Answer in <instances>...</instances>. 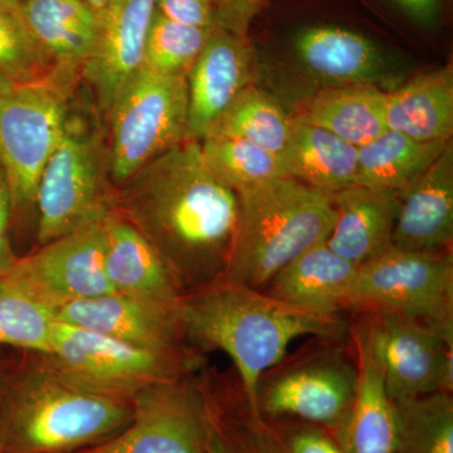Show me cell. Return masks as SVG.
<instances>
[{
	"instance_id": "7c38bea8",
	"label": "cell",
	"mask_w": 453,
	"mask_h": 453,
	"mask_svg": "<svg viewBox=\"0 0 453 453\" xmlns=\"http://www.w3.org/2000/svg\"><path fill=\"white\" fill-rule=\"evenodd\" d=\"M105 217L18 257L3 279L50 312L65 303L111 294L105 268Z\"/></svg>"
},
{
	"instance_id": "d6a6232c",
	"label": "cell",
	"mask_w": 453,
	"mask_h": 453,
	"mask_svg": "<svg viewBox=\"0 0 453 453\" xmlns=\"http://www.w3.org/2000/svg\"><path fill=\"white\" fill-rule=\"evenodd\" d=\"M53 323L49 309L0 277V345L46 354Z\"/></svg>"
},
{
	"instance_id": "44dd1931",
	"label": "cell",
	"mask_w": 453,
	"mask_h": 453,
	"mask_svg": "<svg viewBox=\"0 0 453 453\" xmlns=\"http://www.w3.org/2000/svg\"><path fill=\"white\" fill-rule=\"evenodd\" d=\"M104 226L106 275L113 292L178 303L183 288L150 241L115 207Z\"/></svg>"
},
{
	"instance_id": "5b68a950",
	"label": "cell",
	"mask_w": 453,
	"mask_h": 453,
	"mask_svg": "<svg viewBox=\"0 0 453 453\" xmlns=\"http://www.w3.org/2000/svg\"><path fill=\"white\" fill-rule=\"evenodd\" d=\"M347 338L315 336L259 378L256 414L320 426L336 434L356 398L357 366Z\"/></svg>"
},
{
	"instance_id": "8992f818",
	"label": "cell",
	"mask_w": 453,
	"mask_h": 453,
	"mask_svg": "<svg viewBox=\"0 0 453 453\" xmlns=\"http://www.w3.org/2000/svg\"><path fill=\"white\" fill-rule=\"evenodd\" d=\"M115 195L104 134L88 118L73 111L38 183V244L104 219L115 207Z\"/></svg>"
},
{
	"instance_id": "52a82bcc",
	"label": "cell",
	"mask_w": 453,
	"mask_h": 453,
	"mask_svg": "<svg viewBox=\"0 0 453 453\" xmlns=\"http://www.w3.org/2000/svg\"><path fill=\"white\" fill-rule=\"evenodd\" d=\"M345 311L392 315L453 336L452 250H388L357 268Z\"/></svg>"
},
{
	"instance_id": "ac0fdd59",
	"label": "cell",
	"mask_w": 453,
	"mask_h": 453,
	"mask_svg": "<svg viewBox=\"0 0 453 453\" xmlns=\"http://www.w3.org/2000/svg\"><path fill=\"white\" fill-rule=\"evenodd\" d=\"M396 196L393 247L413 252L452 250V140L428 169Z\"/></svg>"
},
{
	"instance_id": "f35d334b",
	"label": "cell",
	"mask_w": 453,
	"mask_h": 453,
	"mask_svg": "<svg viewBox=\"0 0 453 453\" xmlns=\"http://www.w3.org/2000/svg\"><path fill=\"white\" fill-rule=\"evenodd\" d=\"M396 8L425 28H436L441 17V0H390Z\"/></svg>"
},
{
	"instance_id": "9a60e30c",
	"label": "cell",
	"mask_w": 453,
	"mask_h": 453,
	"mask_svg": "<svg viewBox=\"0 0 453 453\" xmlns=\"http://www.w3.org/2000/svg\"><path fill=\"white\" fill-rule=\"evenodd\" d=\"M257 73L249 38L216 27L187 74L188 140L204 139L234 98L257 81Z\"/></svg>"
},
{
	"instance_id": "d590c367",
	"label": "cell",
	"mask_w": 453,
	"mask_h": 453,
	"mask_svg": "<svg viewBox=\"0 0 453 453\" xmlns=\"http://www.w3.org/2000/svg\"><path fill=\"white\" fill-rule=\"evenodd\" d=\"M155 11L173 22L196 28H216L213 0H155Z\"/></svg>"
},
{
	"instance_id": "74e56055",
	"label": "cell",
	"mask_w": 453,
	"mask_h": 453,
	"mask_svg": "<svg viewBox=\"0 0 453 453\" xmlns=\"http://www.w3.org/2000/svg\"><path fill=\"white\" fill-rule=\"evenodd\" d=\"M13 214L11 192L4 174L0 169V277L11 270L17 261L16 253L13 252L11 243V219Z\"/></svg>"
},
{
	"instance_id": "4316f807",
	"label": "cell",
	"mask_w": 453,
	"mask_h": 453,
	"mask_svg": "<svg viewBox=\"0 0 453 453\" xmlns=\"http://www.w3.org/2000/svg\"><path fill=\"white\" fill-rule=\"evenodd\" d=\"M449 142H421L387 129L357 148V184L398 195L428 169Z\"/></svg>"
},
{
	"instance_id": "484cf974",
	"label": "cell",
	"mask_w": 453,
	"mask_h": 453,
	"mask_svg": "<svg viewBox=\"0 0 453 453\" xmlns=\"http://www.w3.org/2000/svg\"><path fill=\"white\" fill-rule=\"evenodd\" d=\"M281 159L286 177L329 195L357 181V146L295 119Z\"/></svg>"
},
{
	"instance_id": "836d02e7",
	"label": "cell",
	"mask_w": 453,
	"mask_h": 453,
	"mask_svg": "<svg viewBox=\"0 0 453 453\" xmlns=\"http://www.w3.org/2000/svg\"><path fill=\"white\" fill-rule=\"evenodd\" d=\"M246 413L242 421L226 425L217 417L208 396L207 453H285L275 427L247 404Z\"/></svg>"
},
{
	"instance_id": "d4e9b609",
	"label": "cell",
	"mask_w": 453,
	"mask_h": 453,
	"mask_svg": "<svg viewBox=\"0 0 453 453\" xmlns=\"http://www.w3.org/2000/svg\"><path fill=\"white\" fill-rule=\"evenodd\" d=\"M387 92L372 85L324 88L306 98L292 118L330 131L359 148L388 129Z\"/></svg>"
},
{
	"instance_id": "ab89813d",
	"label": "cell",
	"mask_w": 453,
	"mask_h": 453,
	"mask_svg": "<svg viewBox=\"0 0 453 453\" xmlns=\"http://www.w3.org/2000/svg\"><path fill=\"white\" fill-rule=\"evenodd\" d=\"M83 2L88 3L89 7L94 9L98 16H100V14L103 13L104 9H105L112 0H83Z\"/></svg>"
},
{
	"instance_id": "2e32d148",
	"label": "cell",
	"mask_w": 453,
	"mask_h": 453,
	"mask_svg": "<svg viewBox=\"0 0 453 453\" xmlns=\"http://www.w3.org/2000/svg\"><path fill=\"white\" fill-rule=\"evenodd\" d=\"M155 0H112L100 18L94 53L82 77L106 116L119 94L142 70Z\"/></svg>"
},
{
	"instance_id": "83f0119b",
	"label": "cell",
	"mask_w": 453,
	"mask_h": 453,
	"mask_svg": "<svg viewBox=\"0 0 453 453\" xmlns=\"http://www.w3.org/2000/svg\"><path fill=\"white\" fill-rule=\"evenodd\" d=\"M292 124L294 119L281 104L253 83L234 98L207 136L244 140L281 157L290 142Z\"/></svg>"
},
{
	"instance_id": "4fadbf2b",
	"label": "cell",
	"mask_w": 453,
	"mask_h": 453,
	"mask_svg": "<svg viewBox=\"0 0 453 453\" xmlns=\"http://www.w3.org/2000/svg\"><path fill=\"white\" fill-rule=\"evenodd\" d=\"M363 315V314H362ZM395 403L453 390V336L392 315H363Z\"/></svg>"
},
{
	"instance_id": "6da1fadb",
	"label": "cell",
	"mask_w": 453,
	"mask_h": 453,
	"mask_svg": "<svg viewBox=\"0 0 453 453\" xmlns=\"http://www.w3.org/2000/svg\"><path fill=\"white\" fill-rule=\"evenodd\" d=\"M115 208L150 241L187 292L225 279L238 226V196L186 140L116 188Z\"/></svg>"
},
{
	"instance_id": "5bb4252c",
	"label": "cell",
	"mask_w": 453,
	"mask_h": 453,
	"mask_svg": "<svg viewBox=\"0 0 453 453\" xmlns=\"http://www.w3.org/2000/svg\"><path fill=\"white\" fill-rule=\"evenodd\" d=\"M52 315L61 323L105 334L136 347L204 362L203 351L184 332L178 303L111 292L65 303L53 310Z\"/></svg>"
},
{
	"instance_id": "ba28073f",
	"label": "cell",
	"mask_w": 453,
	"mask_h": 453,
	"mask_svg": "<svg viewBox=\"0 0 453 453\" xmlns=\"http://www.w3.org/2000/svg\"><path fill=\"white\" fill-rule=\"evenodd\" d=\"M105 118L107 166L116 189L188 140L187 77L160 76L142 68L113 101Z\"/></svg>"
},
{
	"instance_id": "7a4b0ae2",
	"label": "cell",
	"mask_w": 453,
	"mask_h": 453,
	"mask_svg": "<svg viewBox=\"0 0 453 453\" xmlns=\"http://www.w3.org/2000/svg\"><path fill=\"white\" fill-rule=\"evenodd\" d=\"M178 312L188 339L203 353L220 350L234 363L244 401L256 414L259 378L288 356L300 338H348L342 318L306 314L266 292L220 280L187 292Z\"/></svg>"
},
{
	"instance_id": "7bdbcfd3",
	"label": "cell",
	"mask_w": 453,
	"mask_h": 453,
	"mask_svg": "<svg viewBox=\"0 0 453 453\" xmlns=\"http://www.w3.org/2000/svg\"><path fill=\"white\" fill-rule=\"evenodd\" d=\"M0 453H2V449H0Z\"/></svg>"
},
{
	"instance_id": "ffe728a7",
	"label": "cell",
	"mask_w": 453,
	"mask_h": 453,
	"mask_svg": "<svg viewBox=\"0 0 453 453\" xmlns=\"http://www.w3.org/2000/svg\"><path fill=\"white\" fill-rule=\"evenodd\" d=\"M18 5L56 79L74 85L96 47V12L83 0H20Z\"/></svg>"
},
{
	"instance_id": "f1b7e54d",
	"label": "cell",
	"mask_w": 453,
	"mask_h": 453,
	"mask_svg": "<svg viewBox=\"0 0 453 453\" xmlns=\"http://www.w3.org/2000/svg\"><path fill=\"white\" fill-rule=\"evenodd\" d=\"M395 404V453H453L452 393H434Z\"/></svg>"
},
{
	"instance_id": "f546056e",
	"label": "cell",
	"mask_w": 453,
	"mask_h": 453,
	"mask_svg": "<svg viewBox=\"0 0 453 453\" xmlns=\"http://www.w3.org/2000/svg\"><path fill=\"white\" fill-rule=\"evenodd\" d=\"M199 144L208 168L235 193L273 179L286 177L281 157L252 142L207 136Z\"/></svg>"
},
{
	"instance_id": "e0dca14e",
	"label": "cell",
	"mask_w": 453,
	"mask_h": 453,
	"mask_svg": "<svg viewBox=\"0 0 453 453\" xmlns=\"http://www.w3.org/2000/svg\"><path fill=\"white\" fill-rule=\"evenodd\" d=\"M303 70L324 88L372 85L392 81V61L377 42L362 33L336 26L301 29L292 41Z\"/></svg>"
},
{
	"instance_id": "8d00e7d4",
	"label": "cell",
	"mask_w": 453,
	"mask_h": 453,
	"mask_svg": "<svg viewBox=\"0 0 453 453\" xmlns=\"http://www.w3.org/2000/svg\"><path fill=\"white\" fill-rule=\"evenodd\" d=\"M216 8L217 27L247 37L255 17L265 7L267 0H213Z\"/></svg>"
},
{
	"instance_id": "d6986e66",
	"label": "cell",
	"mask_w": 453,
	"mask_h": 453,
	"mask_svg": "<svg viewBox=\"0 0 453 453\" xmlns=\"http://www.w3.org/2000/svg\"><path fill=\"white\" fill-rule=\"evenodd\" d=\"M349 335L357 366V393L347 419L334 434L348 453H395V404L384 386L365 318L350 327Z\"/></svg>"
},
{
	"instance_id": "30bf717a",
	"label": "cell",
	"mask_w": 453,
	"mask_h": 453,
	"mask_svg": "<svg viewBox=\"0 0 453 453\" xmlns=\"http://www.w3.org/2000/svg\"><path fill=\"white\" fill-rule=\"evenodd\" d=\"M58 80L13 86L0 100V169L14 211L35 207L44 166L70 120L71 89Z\"/></svg>"
},
{
	"instance_id": "1f68e13d",
	"label": "cell",
	"mask_w": 453,
	"mask_h": 453,
	"mask_svg": "<svg viewBox=\"0 0 453 453\" xmlns=\"http://www.w3.org/2000/svg\"><path fill=\"white\" fill-rule=\"evenodd\" d=\"M213 29L180 25L155 11L142 68L160 76L187 77Z\"/></svg>"
},
{
	"instance_id": "9c48e42d",
	"label": "cell",
	"mask_w": 453,
	"mask_h": 453,
	"mask_svg": "<svg viewBox=\"0 0 453 453\" xmlns=\"http://www.w3.org/2000/svg\"><path fill=\"white\" fill-rule=\"evenodd\" d=\"M41 356L80 388L129 402L148 387L195 375L204 365L57 320L49 353Z\"/></svg>"
},
{
	"instance_id": "7402d4cb",
	"label": "cell",
	"mask_w": 453,
	"mask_h": 453,
	"mask_svg": "<svg viewBox=\"0 0 453 453\" xmlns=\"http://www.w3.org/2000/svg\"><path fill=\"white\" fill-rule=\"evenodd\" d=\"M357 268L321 242L286 265L262 291L306 314L338 319Z\"/></svg>"
},
{
	"instance_id": "603a6c76",
	"label": "cell",
	"mask_w": 453,
	"mask_h": 453,
	"mask_svg": "<svg viewBox=\"0 0 453 453\" xmlns=\"http://www.w3.org/2000/svg\"><path fill=\"white\" fill-rule=\"evenodd\" d=\"M333 199L335 220L325 241L333 252L359 267L392 246L395 193L356 184L335 193Z\"/></svg>"
},
{
	"instance_id": "e575fe53",
	"label": "cell",
	"mask_w": 453,
	"mask_h": 453,
	"mask_svg": "<svg viewBox=\"0 0 453 453\" xmlns=\"http://www.w3.org/2000/svg\"><path fill=\"white\" fill-rule=\"evenodd\" d=\"M275 429L285 453H348L335 434L320 426L295 421Z\"/></svg>"
},
{
	"instance_id": "4dcf8cb0",
	"label": "cell",
	"mask_w": 453,
	"mask_h": 453,
	"mask_svg": "<svg viewBox=\"0 0 453 453\" xmlns=\"http://www.w3.org/2000/svg\"><path fill=\"white\" fill-rule=\"evenodd\" d=\"M0 79L12 86L57 80L12 0H0Z\"/></svg>"
},
{
	"instance_id": "b9f144b4",
	"label": "cell",
	"mask_w": 453,
	"mask_h": 453,
	"mask_svg": "<svg viewBox=\"0 0 453 453\" xmlns=\"http://www.w3.org/2000/svg\"><path fill=\"white\" fill-rule=\"evenodd\" d=\"M12 2H16V3H18V2H20V0H12Z\"/></svg>"
},
{
	"instance_id": "3957f363",
	"label": "cell",
	"mask_w": 453,
	"mask_h": 453,
	"mask_svg": "<svg viewBox=\"0 0 453 453\" xmlns=\"http://www.w3.org/2000/svg\"><path fill=\"white\" fill-rule=\"evenodd\" d=\"M35 356L3 399L2 453H79L130 421L133 402L80 388Z\"/></svg>"
},
{
	"instance_id": "8fae6325",
	"label": "cell",
	"mask_w": 453,
	"mask_h": 453,
	"mask_svg": "<svg viewBox=\"0 0 453 453\" xmlns=\"http://www.w3.org/2000/svg\"><path fill=\"white\" fill-rule=\"evenodd\" d=\"M207 438L208 395L195 374L142 389L127 425L79 453H207Z\"/></svg>"
},
{
	"instance_id": "277c9868",
	"label": "cell",
	"mask_w": 453,
	"mask_h": 453,
	"mask_svg": "<svg viewBox=\"0 0 453 453\" xmlns=\"http://www.w3.org/2000/svg\"><path fill=\"white\" fill-rule=\"evenodd\" d=\"M238 226L225 279L265 288L301 253L325 242L335 220L333 195L282 177L237 192Z\"/></svg>"
},
{
	"instance_id": "cb8c5ba5",
	"label": "cell",
	"mask_w": 453,
	"mask_h": 453,
	"mask_svg": "<svg viewBox=\"0 0 453 453\" xmlns=\"http://www.w3.org/2000/svg\"><path fill=\"white\" fill-rule=\"evenodd\" d=\"M387 127L417 142H449L453 133V67L417 74L387 92Z\"/></svg>"
},
{
	"instance_id": "60d3db41",
	"label": "cell",
	"mask_w": 453,
	"mask_h": 453,
	"mask_svg": "<svg viewBox=\"0 0 453 453\" xmlns=\"http://www.w3.org/2000/svg\"><path fill=\"white\" fill-rule=\"evenodd\" d=\"M13 88L11 83L5 82L4 80L0 79V100L4 97V95L7 94L9 89Z\"/></svg>"
}]
</instances>
